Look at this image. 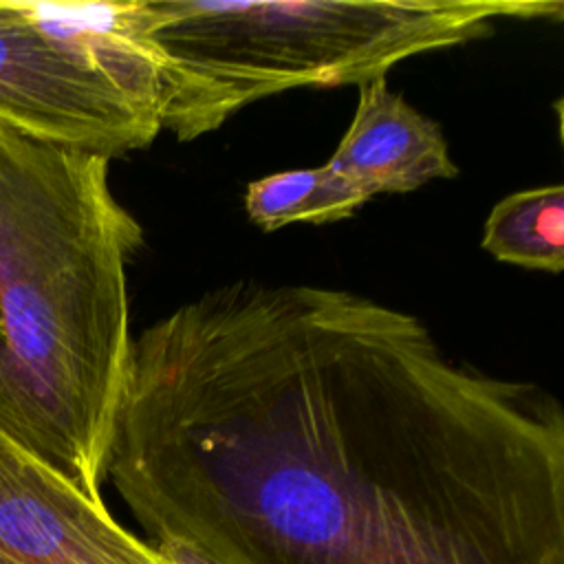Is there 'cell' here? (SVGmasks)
Masks as SVG:
<instances>
[{
  "mask_svg": "<svg viewBox=\"0 0 564 564\" xmlns=\"http://www.w3.org/2000/svg\"><path fill=\"white\" fill-rule=\"evenodd\" d=\"M106 478L216 564H564V410L412 313L216 286L132 339Z\"/></svg>",
  "mask_w": 564,
  "mask_h": 564,
  "instance_id": "cell-1",
  "label": "cell"
},
{
  "mask_svg": "<svg viewBox=\"0 0 564 564\" xmlns=\"http://www.w3.org/2000/svg\"><path fill=\"white\" fill-rule=\"evenodd\" d=\"M139 220L108 159L0 126V434L104 502Z\"/></svg>",
  "mask_w": 564,
  "mask_h": 564,
  "instance_id": "cell-2",
  "label": "cell"
},
{
  "mask_svg": "<svg viewBox=\"0 0 564 564\" xmlns=\"http://www.w3.org/2000/svg\"><path fill=\"white\" fill-rule=\"evenodd\" d=\"M167 70L163 130L194 141L240 108L291 90L386 77L465 44L496 20H562L557 0H143Z\"/></svg>",
  "mask_w": 564,
  "mask_h": 564,
  "instance_id": "cell-3",
  "label": "cell"
},
{
  "mask_svg": "<svg viewBox=\"0 0 564 564\" xmlns=\"http://www.w3.org/2000/svg\"><path fill=\"white\" fill-rule=\"evenodd\" d=\"M167 95L143 0H0V126L110 161L159 137Z\"/></svg>",
  "mask_w": 564,
  "mask_h": 564,
  "instance_id": "cell-4",
  "label": "cell"
},
{
  "mask_svg": "<svg viewBox=\"0 0 564 564\" xmlns=\"http://www.w3.org/2000/svg\"><path fill=\"white\" fill-rule=\"evenodd\" d=\"M0 557L13 564H170L68 480L0 434Z\"/></svg>",
  "mask_w": 564,
  "mask_h": 564,
  "instance_id": "cell-5",
  "label": "cell"
},
{
  "mask_svg": "<svg viewBox=\"0 0 564 564\" xmlns=\"http://www.w3.org/2000/svg\"><path fill=\"white\" fill-rule=\"evenodd\" d=\"M326 165L366 200L458 174L438 123L390 90L386 77L359 84L355 115Z\"/></svg>",
  "mask_w": 564,
  "mask_h": 564,
  "instance_id": "cell-6",
  "label": "cell"
},
{
  "mask_svg": "<svg viewBox=\"0 0 564 564\" xmlns=\"http://www.w3.org/2000/svg\"><path fill=\"white\" fill-rule=\"evenodd\" d=\"M480 247L500 262L560 273L564 267V187H531L498 200L485 220Z\"/></svg>",
  "mask_w": 564,
  "mask_h": 564,
  "instance_id": "cell-7",
  "label": "cell"
},
{
  "mask_svg": "<svg viewBox=\"0 0 564 564\" xmlns=\"http://www.w3.org/2000/svg\"><path fill=\"white\" fill-rule=\"evenodd\" d=\"M368 200L330 165L273 172L247 183L245 212L262 231L291 223H335Z\"/></svg>",
  "mask_w": 564,
  "mask_h": 564,
  "instance_id": "cell-8",
  "label": "cell"
},
{
  "mask_svg": "<svg viewBox=\"0 0 564 564\" xmlns=\"http://www.w3.org/2000/svg\"><path fill=\"white\" fill-rule=\"evenodd\" d=\"M150 544L170 564H216L214 560L203 555L198 549H194L192 544H187L178 538H159Z\"/></svg>",
  "mask_w": 564,
  "mask_h": 564,
  "instance_id": "cell-9",
  "label": "cell"
},
{
  "mask_svg": "<svg viewBox=\"0 0 564 564\" xmlns=\"http://www.w3.org/2000/svg\"><path fill=\"white\" fill-rule=\"evenodd\" d=\"M0 564H13V562H9V560H4V557H0Z\"/></svg>",
  "mask_w": 564,
  "mask_h": 564,
  "instance_id": "cell-10",
  "label": "cell"
}]
</instances>
